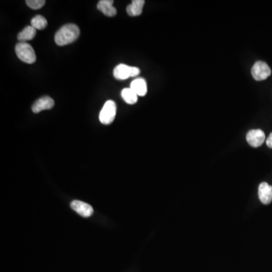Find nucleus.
Segmentation results:
<instances>
[{
    "instance_id": "obj_12",
    "label": "nucleus",
    "mask_w": 272,
    "mask_h": 272,
    "mask_svg": "<svg viewBox=\"0 0 272 272\" xmlns=\"http://www.w3.org/2000/svg\"><path fill=\"white\" fill-rule=\"evenodd\" d=\"M144 0H133L132 4L129 5L127 8V11L129 15L138 16L142 13L143 7H144Z\"/></svg>"
},
{
    "instance_id": "obj_16",
    "label": "nucleus",
    "mask_w": 272,
    "mask_h": 272,
    "mask_svg": "<svg viewBox=\"0 0 272 272\" xmlns=\"http://www.w3.org/2000/svg\"><path fill=\"white\" fill-rule=\"evenodd\" d=\"M27 5L32 9H39L45 5V0H27Z\"/></svg>"
},
{
    "instance_id": "obj_7",
    "label": "nucleus",
    "mask_w": 272,
    "mask_h": 272,
    "mask_svg": "<svg viewBox=\"0 0 272 272\" xmlns=\"http://www.w3.org/2000/svg\"><path fill=\"white\" fill-rule=\"evenodd\" d=\"M71 207L74 211L77 212L83 217H90L94 213L93 207L88 203L80 201V200H74L71 202Z\"/></svg>"
},
{
    "instance_id": "obj_8",
    "label": "nucleus",
    "mask_w": 272,
    "mask_h": 272,
    "mask_svg": "<svg viewBox=\"0 0 272 272\" xmlns=\"http://www.w3.org/2000/svg\"><path fill=\"white\" fill-rule=\"evenodd\" d=\"M54 105H55V102L52 98L49 96H43L33 104L32 106V111L35 114H38L44 110L52 109Z\"/></svg>"
},
{
    "instance_id": "obj_10",
    "label": "nucleus",
    "mask_w": 272,
    "mask_h": 272,
    "mask_svg": "<svg viewBox=\"0 0 272 272\" xmlns=\"http://www.w3.org/2000/svg\"><path fill=\"white\" fill-rule=\"evenodd\" d=\"M113 0H101L97 5L98 9L108 17H114L118 11L116 8L113 6Z\"/></svg>"
},
{
    "instance_id": "obj_1",
    "label": "nucleus",
    "mask_w": 272,
    "mask_h": 272,
    "mask_svg": "<svg viewBox=\"0 0 272 272\" xmlns=\"http://www.w3.org/2000/svg\"><path fill=\"white\" fill-rule=\"evenodd\" d=\"M80 36V29L74 24H68L59 29L55 36V43L60 46L72 43Z\"/></svg>"
},
{
    "instance_id": "obj_11",
    "label": "nucleus",
    "mask_w": 272,
    "mask_h": 272,
    "mask_svg": "<svg viewBox=\"0 0 272 272\" xmlns=\"http://www.w3.org/2000/svg\"><path fill=\"white\" fill-rule=\"evenodd\" d=\"M130 88L134 91L138 96H144L147 94V83L143 78H138L133 80L130 85Z\"/></svg>"
},
{
    "instance_id": "obj_5",
    "label": "nucleus",
    "mask_w": 272,
    "mask_h": 272,
    "mask_svg": "<svg viewBox=\"0 0 272 272\" xmlns=\"http://www.w3.org/2000/svg\"><path fill=\"white\" fill-rule=\"evenodd\" d=\"M251 74L256 80L262 81L266 80L272 74V70L266 62L259 61L252 67Z\"/></svg>"
},
{
    "instance_id": "obj_9",
    "label": "nucleus",
    "mask_w": 272,
    "mask_h": 272,
    "mask_svg": "<svg viewBox=\"0 0 272 272\" xmlns=\"http://www.w3.org/2000/svg\"><path fill=\"white\" fill-rule=\"evenodd\" d=\"M259 197L260 201L268 205L272 201V186L267 182H263L259 187Z\"/></svg>"
},
{
    "instance_id": "obj_4",
    "label": "nucleus",
    "mask_w": 272,
    "mask_h": 272,
    "mask_svg": "<svg viewBox=\"0 0 272 272\" xmlns=\"http://www.w3.org/2000/svg\"><path fill=\"white\" fill-rule=\"evenodd\" d=\"M140 74L138 67H130L124 64L117 66L114 70V76L118 80H124L130 77H136Z\"/></svg>"
},
{
    "instance_id": "obj_14",
    "label": "nucleus",
    "mask_w": 272,
    "mask_h": 272,
    "mask_svg": "<svg viewBox=\"0 0 272 272\" xmlns=\"http://www.w3.org/2000/svg\"><path fill=\"white\" fill-rule=\"evenodd\" d=\"M121 96L123 99L130 105H134L138 102V95L136 94L131 88H126L123 89Z\"/></svg>"
},
{
    "instance_id": "obj_2",
    "label": "nucleus",
    "mask_w": 272,
    "mask_h": 272,
    "mask_svg": "<svg viewBox=\"0 0 272 272\" xmlns=\"http://www.w3.org/2000/svg\"><path fill=\"white\" fill-rule=\"evenodd\" d=\"M15 52L19 59L27 64H33L36 61L34 50L31 45L27 42H18L15 46Z\"/></svg>"
},
{
    "instance_id": "obj_13",
    "label": "nucleus",
    "mask_w": 272,
    "mask_h": 272,
    "mask_svg": "<svg viewBox=\"0 0 272 272\" xmlns=\"http://www.w3.org/2000/svg\"><path fill=\"white\" fill-rule=\"evenodd\" d=\"M36 30L32 26H27L24 30H22L17 35V39L20 42H26L27 41L31 40L36 36Z\"/></svg>"
},
{
    "instance_id": "obj_15",
    "label": "nucleus",
    "mask_w": 272,
    "mask_h": 272,
    "mask_svg": "<svg viewBox=\"0 0 272 272\" xmlns=\"http://www.w3.org/2000/svg\"><path fill=\"white\" fill-rule=\"evenodd\" d=\"M31 26L36 30H43L47 27V20L43 16H35L31 20Z\"/></svg>"
},
{
    "instance_id": "obj_6",
    "label": "nucleus",
    "mask_w": 272,
    "mask_h": 272,
    "mask_svg": "<svg viewBox=\"0 0 272 272\" xmlns=\"http://www.w3.org/2000/svg\"><path fill=\"white\" fill-rule=\"evenodd\" d=\"M247 142L254 147H258L264 143L266 135L261 130H252L247 135Z\"/></svg>"
},
{
    "instance_id": "obj_17",
    "label": "nucleus",
    "mask_w": 272,
    "mask_h": 272,
    "mask_svg": "<svg viewBox=\"0 0 272 272\" xmlns=\"http://www.w3.org/2000/svg\"><path fill=\"white\" fill-rule=\"evenodd\" d=\"M266 144H267L268 147L272 148V133L268 137L267 140H266Z\"/></svg>"
},
{
    "instance_id": "obj_3",
    "label": "nucleus",
    "mask_w": 272,
    "mask_h": 272,
    "mask_svg": "<svg viewBox=\"0 0 272 272\" xmlns=\"http://www.w3.org/2000/svg\"><path fill=\"white\" fill-rule=\"evenodd\" d=\"M117 114V105L112 100L108 101L99 114V121L102 124L109 125L115 121Z\"/></svg>"
}]
</instances>
